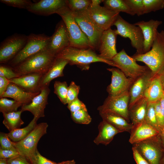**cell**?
<instances>
[{
    "instance_id": "603a6c76",
    "label": "cell",
    "mask_w": 164,
    "mask_h": 164,
    "mask_svg": "<svg viewBox=\"0 0 164 164\" xmlns=\"http://www.w3.org/2000/svg\"><path fill=\"white\" fill-rule=\"evenodd\" d=\"M40 92L36 93L28 92L15 84L10 82L5 92L0 97L12 98L23 105L30 103L33 98Z\"/></svg>"
},
{
    "instance_id": "4dcf8cb0",
    "label": "cell",
    "mask_w": 164,
    "mask_h": 164,
    "mask_svg": "<svg viewBox=\"0 0 164 164\" xmlns=\"http://www.w3.org/2000/svg\"><path fill=\"white\" fill-rule=\"evenodd\" d=\"M103 2L104 6L113 11L125 12L132 16L135 15L125 0H105Z\"/></svg>"
},
{
    "instance_id": "74e56055",
    "label": "cell",
    "mask_w": 164,
    "mask_h": 164,
    "mask_svg": "<svg viewBox=\"0 0 164 164\" xmlns=\"http://www.w3.org/2000/svg\"><path fill=\"white\" fill-rule=\"evenodd\" d=\"M132 11L138 16L144 13V5L143 0H125Z\"/></svg>"
},
{
    "instance_id": "f5cc1de1",
    "label": "cell",
    "mask_w": 164,
    "mask_h": 164,
    "mask_svg": "<svg viewBox=\"0 0 164 164\" xmlns=\"http://www.w3.org/2000/svg\"><path fill=\"white\" fill-rule=\"evenodd\" d=\"M57 164H75V162L74 160L63 161L57 163Z\"/></svg>"
},
{
    "instance_id": "bcb514c9",
    "label": "cell",
    "mask_w": 164,
    "mask_h": 164,
    "mask_svg": "<svg viewBox=\"0 0 164 164\" xmlns=\"http://www.w3.org/2000/svg\"><path fill=\"white\" fill-rule=\"evenodd\" d=\"M7 162L8 164H31L26 157L20 154L7 159Z\"/></svg>"
},
{
    "instance_id": "44dd1931",
    "label": "cell",
    "mask_w": 164,
    "mask_h": 164,
    "mask_svg": "<svg viewBox=\"0 0 164 164\" xmlns=\"http://www.w3.org/2000/svg\"><path fill=\"white\" fill-rule=\"evenodd\" d=\"M159 134L155 128L145 121L134 125L130 132L129 142L133 144L152 138Z\"/></svg>"
},
{
    "instance_id": "7a4b0ae2",
    "label": "cell",
    "mask_w": 164,
    "mask_h": 164,
    "mask_svg": "<svg viewBox=\"0 0 164 164\" xmlns=\"http://www.w3.org/2000/svg\"><path fill=\"white\" fill-rule=\"evenodd\" d=\"M132 57L144 63L154 75L161 74L164 70V30L158 31L150 50L142 54L135 53Z\"/></svg>"
},
{
    "instance_id": "ee69618b",
    "label": "cell",
    "mask_w": 164,
    "mask_h": 164,
    "mask_svg": "<svg viewBox=\"0 0 164 164\" xmlns=\"http://www.w3.org/2000/svg\"><path fill=\"white\" fill-rule=\"evenodd\" d=\"M154 108L158 123L160 129L164 125V110L161 107L159 101L154 103Z\"/></svg>"
},
{
    "instance_id": "3957f363",
    "label": "cell",
    "mask_w": 164,
    "mask_h": 164,
    "mask_svg": "<svg viewBox=\"0 0 164 164\" xmlns=\"http://www.w3.org/2000/svg\"><path fill=\"white\" fill-rule=\"evenodd\" d=\"M56 56L47 49L27 58L12 68L20 75L32 73H46L53 63Z\"/></svg>"
},
{
    "instance_id": "6da1fadb",
    "label": "cell",
    "mask_w": 164,
    "mask_h": 164,
    "mask_svg": "<svg viewBox=\"0 0 164 164\" xmlns=\"http://www.w3.org/2000/svg\"><path fill=\"white\" fill-rule=\"evenodd\" d=\"M56 57L67 60L70 65H76L82 70H88L91 63L97 62L117 67L112 61L102 58L90 48L80 49L69 46L57 54Z\"/></svg>"
},
{
    "instance_id": "f1b7e54d",
    "label": "cell",
    "mask_w": 164,
    "mask_h": 164,
    "mask_svg": "<svg viewBox=\"0 0 164 164\" xmlns=\"http://www.w3.org/2000/svg\"><path fill=\"white\" fill-rule=\"evenodd\" d=\"M22 112L20 110L3 114L4 117L3 123L9 132L19 128L24 123L21 117Z\"/></svg>"
},
{
    "instance_id": "8d00e7d4",
    "label": "cell",
    "mask_w": 164,
    "mask_h": 164,
    "mask_svg": "<svg viewBox=\"0 0 164 164\" xmlns=\"http://www.w3.org/2000/svg\"><path fill=\"white\" fill-rule=\"evenodd\" d=\"M144 13L147 14L163 9L164 0H143Z\"/></svg>"
},
{
    "instance_id": "f546056e",
    "label": "cell",
    "mask_w": 164,
    "mask_h": 164,
    "mask_svg": "<svg viewBox=\"0 0 164 164\" xmlns=\"http://www.w3.org/2000/svg\"><path fill=\"white\" fill-rule=\"evenodd\" d=\"M38 119L34 117L33 119L26 127L22 128H18L8 133V135L12 141L14 142H19L24 139L34 129L37 125Z\"/></svg>"
},
{
    "instance_id": "ba28073f",
    "label": "cell",
    "mask_w": 164,
    "mask_h": 164,
    "mask_svg": "<svg viewBox=\"0 0 164 164\" xmlns=\"http://www.w3.org/2000/svg\"><path fill=\"white\" fill-rule=\"evenodd\" d=\"M48 124L42 122L37 124L34 129L24 139L17 142H13V145L19 154L29 158L37 149L38 143L41 137L46 133Z\"/></svg>"
},
{
    "instance_id": "4316f807",
    "label": "cell",
    "mask_w": 164,
    "mask_h": 164,
    "mask_svg": "<svg viewBox=\"0 0 164 164\" xmlns=\"http://www.w3.org/2000/svg\"><path fill=\"white\" fill-rule=\"evenodd\" d=\"M103 120L108 122L121 132H130L133 125L129 123L122 117L110 112L99 113Z\"/></svg>"
},
{
    "instance_id": "d6986e66",
    "label": "cell",
    "mask_w": 164,
    "mask_h": 164,
    "mask_svg": "<svg viewBox=\"0 0 164 164\" xmlns=\"http://www.w3.org/2000/svg\"><path fill=\"white\" fill-rule=\"evenodd\" d=\"M154 76L150 70L135 80L129 91L128 109L144 97L145 92Z\"/></svg>"
},
{
    "instance_id": "836d02e7",
    "label": "cell",
    "mask_w": 164,
    "mask_h": 164,
    "mask_svg": "<svg viewBox=\"0 0 164 164\" xmlns=\"http://www.w3.org/2000/svg\"><path fill=\"white\" fill-rule=\"evenodd\" d=\"M67 1L68 7L73 12L87 10L91 3V0H67Z\"/></svg>"
},
{
    "instance_id": "2e32d148",
    "label": "cell",
    "mask_w": 164,
    "mask_h": 164,
    "mask_svg": "<svg viewBox=\"0 0 164 164\" xmlns=\"http://www.w3.org/2000/svg\"><path fill=\"white\" fill-rule=\"evenodd\" d=\"M117 35L115 29L113 30L111 28L103 32L98 49L100 56L111 61L118 53L116 48Z\"/></svg>"
},
{
    "instance_id": "7dc6e473",
    "label": "cell",
    "mask_w": 164,
    "mask_h": 164,
    "mask_svg": "<svg viewBox=\"0 0 164 164\" xmlns=\"http://www.w3.org/2000/svg\"><path fill=\"white\" fill-rule=\"evenodd\" d=\"M20 154L16 150L0 148V158L9 159Z\"/></svg>"
},
{
    "instance_id": "83f0119b",
    "label": "cell",
    "mask_w": 164,
    "mask_h": 164,
    "mask_svg": "<svg viewBox=\"0 0 164 164\" xmlns=\"http://www.w3.org/2000/svg\"><path fill=\"white\" fill-rule=\"evenodd\" d=\"M148 103V100L144 96L129 108V118L133 125L144 120Z\"/></svg>"
},
{
    "instance_id": "816d5d0a",
    "label": "cell",
    "mask_w": 164,
    "mask_h": 164,
    "mask_svg": "<svg viewBox=\"0 0 164 164\" xmlns=\"http://www.w3.org/2000/svg\"><path fill=\"white\" fill-rule=\"evenodd\" d=\"M103 0H91L90 7H95L100 5V4L103 2Z\"/></svg>"
},
{
    "instance_id": "7c38bea8",
    "label": "cell",
    "mask_w": 164,
    "mask_h": 164,
    "mask_svg": "<svg viewBox=\"0 0 164 164\" xmlns=\"http://www.w3.org/2000/svg\"><path fill=\"white\" fill-rule=\"evenodd\" d=\"M129 91L116 97L108 96L103 104L98 108L97 110L99 113L110 112L115 114L129 121Z\"/></svg>"
},
{
    "instance_id": "30bf717a",
    "label": "cell",
    "mask_w": 164,
    "mask_h": 164,
    "mask_svg": "<svg viewBox=\"0 0 164 164\" xmlns=\"http://www.w3.org/2000/svg\"><path fill=\"white\" fill-rule=\"evenodd\" d=\"M132 145L149 164H160L162 145L159 134Z\"/></svg>"
},
{
    "instance_id": "cb8c5ba5",
    "label": "cell",
    "mask_w": 164,
    "mask_h": 164,
    "mask_svg": "<svg viewBox=\"0 0 164 164\" xmlns=\"http://www.w3.org/2000/svg\"><path fill=\"white\" fill-rule=\"evenodd\" d=\"M68 63L67 60L56 57L51 67L41 79L39 84L40 90L42 88L49 87L50 82L54 79L63 76V69Z\"/></svg>"
},
{
    "instance_id": "52a82bcc",
    "label": "cell",
    "mask_w": 164,
    "mask_h": 164,
    "mask_svg": "<svg viewBox=\"0 0 164 164\" xmlns=\"http://www.w3.org/2000/svg\"><path fill=\"white\" fill-rule=\"evenodd\" d=\"M111 61L127 77L135 80L150 70L147 66L138 64L135 59L129 56L124 49L118 53Z\"/></svg>"
},
{
    "instance_id": "ab89813d",
    "label": "cell",
    "mask_w": 164,
    "mask_h": 164,
    "mask_svg": "<svg viewBox=\"0 0 164 164\" xmlns=\"http://www.w3.org/2000/svg\"><path fill=\"white\" fill-rule=\"evenodd\" d=\"M0 1L9 6L26 9L32 3L29 0H1Z\"/></svg>"
},
{
    "instance_id": "277c9868",
    "label": "cell",
    "mask_w": 164,
    "mask_h": 164,
    "mask_svg": "<svg viewBox=\"0 0 164 164\" xmlns=\"http://www.w3.org/2000/svg\"><path fill=\"white\" fill-rule=\"evenodd\" d=\"M57 14L64 22L68 34L69 46L80 49L90 48L88 40L76 22L73 12L68 6L60 10Z\"/></svg>"
},
{
    "instance_id": "11a10c76",
    "label": "cell",
    "mask_w": 164,
    "mask_h": 164,
    "mask_svg": "<svg viewBox=\"0 0 164 164\" xmlns=\"http://www.w3.org/2000/svg\"><path fill=\"white\" fill-rule=\"evenodd\" d=\"M0 164H8L7 159L0 158Z\"/></svg>"
},
{
    "instance_id": "60d3db41",
    "label": "cell",
    "mask_w": 164,
    "mask_h": 164,
    "mask_svg": "<svg viewBox=\"0 0 164 164\" xmlns=\"http://www.w3.org/2000/svg\"><path fill=\"white\" fill-rule=\"evenodd\" d=\"M80 90V87L73 81H71L68 87L67 95V104L77 98Z\"/></svg>"
},
{
    "instance_id": "5bb4252c",
    "label": "cell",
    "mask_w": 164,
    "mask_h": 164,
    "mask_svg": "<svg viewBox=\"0 0 164 164\" xmlns=\"http://www.w3.org/2000/svg\"><path fill=\"white\" fill-rule=\"evenodd\" d=\"M107 70L112 74L111 83L107 88L108 96L116 97L129 91L135 79L127 77L118 68L112 67Z\"/></svg>"
},
{
    "instance_id": "d590c367",
    "label": "cell",
    "mask_w": 164,
    "mask_h": 164,
    "mask_svg": "<svg viewBox=\"0 0 164 164\" xmlns=\"http://www.w3.org/2000/svg\"><path fill=\"white\" fill-rule=\"evenodd\" d=\"M71 117L74 122L80 124H88L92 120L87 108L71 113Z\"/></svg>"
},
{
    "instance_id": "e0dca14e",
    "label": "cell",
    "mask_w": 164,
    "mask_h": 164,
    "mask_svg": "<svg viewBox=\"0 0 164 164\" xmlns=\"http://www.w3.org/2000/svg\"><path fill=\"white\" fill-rule=\"evenodd\" d=\"M67 6V0H41L32 3L27 10L36 14L48 16Z\"/></svg>"
},
{
    "instance_id": "f35d334b",
    "label": "cell",
    "mask_w": 164,
    "mask_h": 164,
    "mask_svg": "<svg viewBox=\"0 0 164 164\" xmlns=\"http://www.w3.org/2000/svg\"><path fill=\"white\" fill-rule=\"evenodd\" d=\"M28 160L31 164H57L41 155L37 149L29 158Z\"/></svg>"
},
{
    "instance_id": "b9f144b4",
    "label": "cell",
    "mask_w": 164,
    "mask_h": 164,
    "mask_svg": "<svg viewBox=\"0 0 164 164\" xmlns=\"http://www.w3.org/2000/svg\"><path fill=\"white\" fill-rule=\"evenodd\" d=\"M0 148L4 149L16 150L13 145V142L11 141L7 133L3 132L0 133Z\"/></svg>"
},
{
    "instance_id": "5b68a950",
    "label": "cell",
    "mask_w": 164,
    "mask_h": 164,
    "mask_svg": "<svg viewBox=\"0 0 164 164\" xmlns=\"http://www.w3.org/2000/svg\"><path fill=\"white\" fill-rule=\"evenodd\" d=\"M50 37L44 34L32 33L27 36L26 43L19 52L8 63L12 68L27 58L47 49Z\"/></svg>"
},
{
    "instance_id": "8992f818",
    "label": "cell",
    "mask_w": 164,
    "mask_h": 164,
    "mask_svg": "<svg viewBox=\"0 0 164 164\" xmlns=\"http://www.w3.org/2000/svg\"><path fill=\"white\" fill-rule=\"evenodd\" d=\"M113 25L117 28L115 32L117 35L129 39L132 46L136 50V53H144V37L142 30L139 26L128 22L120 15Z\"/></svg>"
},
{
    "instance_id": "9c48e42d",
    "label": "cell",
    "mask_w": 164,
    "mask_h": 164,
    "mask_svg": "<svg viewBox=\"0 0 164 164\" xmlns=\"http://www.w3.org/2000/svg\"><path fill=\"white\" fill-rule=\"evenodd\" d=\"M73 13L76 22L88 40L90 48L94 51L98 50L101 38L104 31L95 24L85 10Z\"/></svg>"
},
{
    "instance_id": "f6af8a7d",
    "label": "cell",
    "mask_w": 164,
    "mask_h": 164,
    "mask_svg": "<svg viewBox=\"0 0 164 164\" xmlns=\"http://www.w3.org/2000/svg\"><path fill=\"white\" fill-rule=\"evenodd\" d=\"M67 104V108L71 113L81 109H87L85 104L78 97Z\"/></svg>"
},
{
    "instance_id": "681fc988",
    "label": "cell",
    "mask_w": 164,
    "mask_h": 164,
    "mask_svg": "<svg viewBox=\"0 0 164 164\" xmlns=\"http://www.w3.org/2000/svg\"><path fill=\"white\" fill-rule=\"evenodd\" d=\"M10 83L9 80L0 76V97L5 92Z\"/></svg>"
},
{
    "instance_id": "7bdbcfd3",
    "label": "cell",
    "mask_w": 164,
    "mask_h": 164,
    "mask_svg": "<svg viewBox=\"0 0 164 164\" xmlns=\"http://www.w3.org/2000/svg\"><path fill=\"white\" fill-rule=\"evenodd\" d=\"M19 74L15 72L10 66L1 65L0 66V76L5 77L8 80L20 77Z\"/></svg>"
},
{
    "instance_id": "f907efd6",
    "label": "cell",
    "mask_w": 164,
    "mask_h": 164,
    "mask_svg": "<svg viewBox=\"0 0 164 164\" xmlns=\"http://www.w3.org/2000/svg\"><path fill=\"white\" fill-rule=\"evenodd\" d=\"M159 135L162 145L164 147V125L161 128Z\"/></svg>"
},
{
    "instance_id": "484cf974",
    "label": "cell",
    "mask_w": 164,
    "mask_h": 164,
    "mask_svg": "<svg viewBox=\"0 0 164 164\" xmlns=\"http://www.w3.org/2000/svg\"><path fill=\"white\" fill-rule=\"evenodd\" d=\"M98 128V134L94 140V142L97 145L100 144L105 145L108 144L115 135L121 132L119 130L104 120L99 123Z\"/></svg>"
},
{
    "instance_id": "4fadbf2b",
    "label": "cell",
    "mask_w": 164,
    "mask_h": 164,
    "mask_svg": "<svg viewBox=\"0 0 164 164\" xmlns=\"http://www.w3.org/2000/svg\"><path fill=\"white\" fill-rule=\"evenodd\" d=\"M85 11L95 24L103 31L111 28L120 13L100 5L90 6Z\"/></svg>"
},
{
    "instance_id": "6f0895ef",
    "label": "cell",
    "mask_w": 164,
    "mask_h": 164,
    "mask_svg": "<svg viewBox=\"0 0 164 164\" xmlns=\"http://www.w3.org/2000/svg\"><path fill=\"white\" fill-rule=\"evenodd\" d=\"M160 164H164V154L161 159Z\"/></svg>"
},
{
    "instance_id": "db71d44e",
    "label": "cell",
    "mask_w": 164,
    "mask_h": 164,
    "mask_svg": "<svg viewBox=\"0 0 164 164\" xmlns=\"http://www.w3.org/2000/svg\"><path fill=\"white\" fill-rule=\"evenodd\" d=\"M159 102L161 107L164 110V94L159 101Z\"/></svg>"
},
{
    "instance_id": "d6a6232c",
    "label": "cell",
    "mask_w": 164,
    "mask_h": 164,
    "mask_svg": "<svg viewBox=\"0 0 164 164\" xmlns=\"http://www.w3.org/2000/svg\"><path fill=\"white\" fill-rule=\"evenodd\" d=\"M54 93L64 104H67V95L68 86L66 81H56L54 84Z\"/></svg>"
},
{
    "instance_id": "1f68e13d",
    "label": "cell",
    "mask_w": 164,
    "mask_h": 164,
    "mask_svg": "<svg viewBox=\"0 0 164 164\" xmlns=\"http://www.w3.org/2000/svg\"><path fill=\"white\" fill-rule=\"evenodd\" d=\"M22 104L15 100H10L6 97L0 98V111L8 113L17 111L18 108Z\"/></svg>"
},
{
    "instance_id": "9f6ffc18",
    "label": "cell",
    "mask_w": 164,
    "mask_h": 164,
    "mask_svg": "<svg viewBox=\"0 0 164 164\" xmlns=\"http://www.w3.org/2000/svg\"><path fill=\"white\" fill-rule=\"evenodd\" d=\"M160 75L162 84L164 87V70Z\"/></svg>"
},
{
    "instance_id": "ffe728a7",
    "label": "cell",
    "mask_w": 164,
    "mask_h": 164,
    "mask_svg": "<svg viewBox=\"0 0 164 164\" xmlns=\"http://www.w3.org/2000/svg\"><path fill=\"white\" fill-rule=\"evenodd\" d=\"M162 23V21L151 19L148 21H140L134 24L139 26L142 32L144 40V53L151 49L158 31L157 29Z\"/></svg>"
},
{
    "instance_id": "8fae6325",
    "label": "cell",
    "mask_w": 164,
    "mask_h": 164,
    "mask_svg": "<svg viewBox=\"0 0 164 164\" xmlns=\"http://www.w3.org/2000/svg\"><path fill=\"white\" fill-rule=\"evenodd\" d=\"M27 36L15 34L7 37L0 46V63H8L26 45Z\"/></svg>"
},
{
    "instance_id": "7402d4cb",
    "label": "cell",
    "mask_w": 164,
    "mask_h": 164,
    "mask_svg": "<svg viewBox=\"0 0 164 164\" xmlns=\"http://www.w3.org/2000/svg\"><path fill=\"white\" fill-rule=\"evenodd\" d=\"M43 75L38 73H29L9 80L10 82L15 84L27 92L36 93L41 91L39 84Z\"/></svg>"
},
{
    "instance_id": "c3c4849f",
    "label": "cell",
    "mask_w": 164,
    "mask_h": 164,
    "mask_svg": "<svg viewBox=\"0 0 164 164\" xmlns=\"http://www.w3.org/2000/svg\"><path fill=\"white\" fill-rule=\"evenodd\" d=\"M132 150L133 157L137 164H149L135 147H132Z\"/></svg>"
},
{
    "instance_id": "e575fe53",
    "label": "cell",
    "mask_w": 164,
    "mask_h": 164,
    "mask_svg": "<svg viewBox=\"0 0 164 164\" xmlns=\"http://www.w3.org/2000/svg\"><path fill=\"white\" fill-rule=\"evenodd\" d=\"M144 120L148 124L159 132L160 128L156 118L154 108V103H148Z\"/></svg>"
},
{
    "instance_id": "9a60e30c",
    "label": "cell",
    "mask_w": 164,
    "mask_h": 164,
    "mask_svg": "<svg viewBox=\"0 0 164 164\" xmlns=\"http://www.w3.org/2000/svg\"><path fill=\"white\" fill-rule=\"evenodd\" d=\"M69 46V39L66 26L63 21L57 25L53 34L50 37L47 49L56 56Z\"/></svg>"
},
{
    "instance_id": "d4e9b609",
    "label": "cell",
    "mask_w": 164,
    "mask_h": 164,
    "mask_svg": "<svg viewBox=\"0 0 164 164\" xmlns=\"http://www.w3.org/2000/svg\"><path fill=\"white\" fill-rule=\"evenodd\" d=\"M164 94V87L160 74L154 75L146 89L144 96L149 103L159 101Z\"/></svg>"
},
{
    "instance_id": "ac0fdd59",
    "label": "cell",
    "mask_w": 164,
    "mask_h": 164,
    "mask_svg": "<svg viewBox=\"0 0 164 164\" xmlns=\"http://www.w3.org/2000/svg\"><path fill=\"white\" fill-rule=\"evenodd\" d=\"M50 92L49 87L42 88L40 93L35 97L30 103L22 106L21 111L22 112L25 111L30 112L34 117L38 119L44 117V109L48 104V97Z\"/></svg>"
}]
</instances>
